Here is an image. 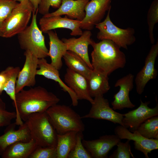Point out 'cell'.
<instances>
[{
    "instance_id": "cell-1",
    "label": "cell",
    "mask_w": 158,
    "mask_h": 158,
    "mask_svg": "<svg viewBox=\"0 0 158 158\" xmlns=\"http://www.w3.org/2000/svg\"><path fill=\"white\" fill-rule=\"evenodd\" d=\"M16 117L15 123L20 126L31 114L46 112L57 104L60 99L44 87L38 86L27 90L24 89L16 94Z\"/></svg>"
},
{
    "instance_id": "cell-2",
    "label": "cell",
    "mask_w": 158,
    "mask_h": 158,
    "mask_svg": "<svg viewBox=\"0 0 158 158\" xmlns=\"http://www.w3.org/2000/svg\"><path fill=\"white\" fill-rule=\"evenodd\" d=\"M96 43L93 40L90 45L93 50L91 53L93 70L109 76L117 69L124 68L126 56L120 47L107 40Z\"/></svg>"
},
{
    "instance_id": "cell-3",
    "label": "cell",
    "mask_w": 158,
    "mask_h": 158,
    "mask_svg": "<svg viewBox=\"0 0 158 158\" xmlns=\"http://www.w3.org/2000/svg\"><path fill=\"white\" fill-rule=\"evenodd\" d=\"M46 112L57 134L70 131L83 132L85 130L81 117L69 106L56 104L49 108Z\"/></svg>"
},
{
    "instance_id": "cell-4",
    "label": "cell",
    "mask_w": 158,
    "mask_h": 158,
    "mask_svg": "<svg viewBox=\"0 0 158 158\" xmlns=\"http://www.w3.org/2000/svg\"><path fill=\"white\" fill-rule=\"evenodd\" d=\"M25 122L28 127L31 138L38 146L56 147L57 133L46 112L32 114Z\"/></svg>"
},
{
    "instance_id": "cell-5",
    "label": "cell",
    "mask_w": 158,
    "mask_h": 158,
    "mask_svg": "<svg viewBox=\"0 0 158 158\" xmlns=\"http://www.w3.org/2000/svg\"><path fill=\"white\" fill-rule=\"evenodd\" d=\"M37 11L33 12L30 24L18 35V38L22 49L30 51L38 59L45 58L48 56L49 50L42 32L37 25Z\"/></svg>"
},
{
    "instance_id": "cell-6",
    "label": "cell",
    "mask_w": 158,
    "mask_h": 158,
    "mask_svg": "<svg viewBox=\"0 0 158 158\" xmlns=\"http://www.w3.org/2000/svg\"><path fill=\"white\" fill-rule=\"evenodd\" d=\"M33 11L30 1L19 3L3 23L0 28V37H11L22 32L28 26Z\"/></svg>"
},
{
    "instance_id": "cell-7",
    "label": "cell",
    "mask_w": 158,
    "mask_h": 158,
    "mask_svg": "<svg viewBox=\"0 0 158 158\" xmlns=\"http://www.w3.org/2000/svg\"><path fill=\"white\" fill-rule=\"evenodd\" d=\"M111 9L107 12L104 20L95 26L99 30L97 37L100 40H111L120 48L127 49L128 46L135 42V30L130 27L122 29L116 26L111 19Z\"/></svg>"
},
{
    "instance_id": "cell-8",
    "label": "cell",
    "mask_w": 158,
    "mask_h": 158,
    "mask_svg": "<svg viewBox=\"0 0 158 158\" xmlns=\"http://www.w3.org/2000/svg\"><path fill=\"white\" fill-rule=\"evenodd\" d=\"M112 0H90L85 8V16L80 21V28L85 30H92L100 22L106 13L111 9Z\"/></svg>"
},
{
    "instance_id": "cell-9",
    "label": "cell",
    "mask_w": 158,
    "mask_h": 158,
    "mask_svg": "<svg viewBox=\"0 0 158 158\" xmlns=\"http://www.w3.org/2000/svg\"><path fill=\"white\" fill-rule=\"evenodd\" d=\"M91 104L92 106L89 112L81 117L82 118H89L106 120L123 126L122 120L123 114L117 112L111 108L108 100L103 96L94 97Z\"/></svg>"
},
{
    "instance_id": "cell-10",
    "label": "cell",
    "mask_w": 158,
    "mask_h": 158,
    "mask_svg": "<svg viewBox=\"0 0 158 158\" xmlns=\"http://www.w3.org/2000/svg\"><path fill=\"white\" fill-rule=\"evenodd\" d=\"M145 61L144 65L137 73L135 79L137 93L142 94L147 83L157 77L158 72L155 68V63L158 55V40L152 44Z\"/></svg>"
},
{
    "instance_id": "cell-11",
    "label": "cell",
    "mask_w": 158,
    "mask_h": 158,
    "mask_svg": "<svg viewBox=\"0 0 158 158\" xmlns=\"http://www.w3.org/2000/svg\"><path fill=\"white\" fill-rule=\"evenodd\" d=\"M115 134L121 140L126 139L134 141L135 149L143 153L146 158H149L148 154L158 148V139H148L141 135L136 130L132 131L119 125L115 128Z\"/></svg>"
},
{
    "instance_id": "cell-12",
    "label": "cell",
    "mask_w": 158,
    "mask_h": 158,
    "mask_svg": "<svg viewBox=\"0 0 158 158\" xmlns=\"http://www.w3.org/2000/svg\"><path fill=\"white\" fill-rule=\"evenodd\" d=\"M156 99V105L152 108L148 106L150 101L143 102L140 99V104L138 107L123 114L122 120L123 126L127 128H129L131 132L135 130L147 119L158 116V104L157 98Z\"/></svg>"
},
{
    "instance_id": "cell-13",
    "label": "cell",
    "mask_w": 158,
    "mask_h": 158,
    "mask_svg": "<svg viewBox=\"0 0 158 158\" xmlns=\"http://www.w3.org/2000/svg\"><path fill=\"white\" fill-rule=\"evenodd\" d=\"M25 61L18 75L16 82V94L25 87H33L36 83L35 76L38 67L39 59L28 51L24 53Z\"/></svg>"
},
{
    "instance_id": "cell-14",
    "label": "cell",
    "mask_w": 158,
    "mask_h": 158,
    "mask_svg": "<svg viewBox=\"0 0 158 158\" xmlns=\"http://www.w3.org/2000/svg\"><path fill=\"white\" fill-rule=\"evenodd\" d=\"M80 21L68 18L67 16H42L39 21L40 29L42 32L47 33L49 31L58 28H64L71 31L70 35L80 36L83 32L80 28Z\"/></svg>"
},
{
    "instance_id": "cell-15",
    "label": "cell",
    "mask_w": 158,
    "mask_h": 158,
    "mask_svg": "<svg viewBox=\"0 0 158 158\" xmlns=\"http://www.w3.org/2000/svg\"><path fill=\"white\" fill-rule=\"evenodd\" d=\"M134 76L130 73L118 79L115 87H119L118 91L114 96V100L111 103L112 109L121 110L124 108L132 109L135 105L130 101L129 94L134 87Z\"/></svg>"
},
{
    "instance_id": "cell-16",
    "label": "cell",
    "mask_w": 158,
    "mask_h": 158,
    "mask_svg": "<svg viewBox=\"0 0 158 158\" xmlns=\"http://www.w3.org/2000/svg\"><path fill=\"white\" fill-rule=\"evenodd\" d=\"M120 141L116 135H102L92 140L83 139L82 142L92 158H106L109 151Z\"/></svg>"
},
{
    "instance_id": "cell-17",
    "label": "cell",
    "mask_w": 158,
    "mask_h": 158,
    "mask_svg": "<svg viewBox=\"0 0 158 158\" xmlns=\"http://www.w3.org/2000/svg\"><path fill=\"white\" fill-rule=\"evenodd\" d=\"M16 125L15 122L11 123L6 126L4 134L0 136V156L10 145L19 141L28 142L32 139L25 122L19 126L18 130L16 129Z\"/></svg>"
},
{
    "instance_id": "cell-18",
    "label": "cell",
    "mask_w": 158,
    "mask_h": 158,
    "mask_svg": "<svg viewBox=\"0 0 158 158\" xmlns=\"http://www.w3.org/2000/svg\"><path fill=\"white\" fill-rule=\"evenodd\" d=\"M92 33L90 30H85L78 38H63L61 40L66 46L68 51H72L80 56L88 66L93 70L88 52L89 45L93 40L91 38Z\"/></svg>"
},
{
    "instance_id": "cell-19",
    "label": "cell",
    "mask_w": 158,
    "mask_h": 158,
    "mask_svg": "<svg viewBox=\"0 0 158 158\" xmlns=\"http://www.w3.org/2000/svg\"><path fill=\"white\" fill-rule=\"evenodd\" d=\"M65 84L75 93L79 100L84 99L91 104L93 99L90 96L87 79L82 75L67 68L64 76Z\"/></svg>"
},
{
    "instance_id": "cell-20",
    "label": "cell",
    "mask_w": 158,
    "mask_h": 158,
    "mask_svg": "<svg viewBox=\"0 0 158 158\" xmlns=\"http://www.w3.org/2000/svg\"><path fill=\"white\" fill-rule=\"evenodd\" d=\"M89 0H61L60 7L54 12L43 16L49 17L65 15L68 18L82 21L85 16V8Z\"/></svg>"
},
{
    "instance_id": "cell-21",
    "label": "cell",
    "mask_w": 158,
    "mask_h": 158,
    "mask_svg": "<svg viewBox=\"0 0 158 158\" xmlns=\"http://www.w3.org/2000/svg\"><path fill=\"white\" fill-rule=\"evenodd\" d=\"M38 67L39 69L37 70L36 75L43 76L46 78L58 83L63 90L68 93L71 99L72 105L73 106L78 105V99L76 95L74 92L61 80L59 70L50 63H48L45 58L39 59Z\"/></svg>"
},
{
    "instance_id": "cell-22",
    "label": "cell",
    "mask_w": 158,
    "mask_h": 158,
    "mask_svg": "<svg viewBox=\"0 0 158 158\" xmlns=\"http://www.w3.org/2000/svg\"><path fill=\"white\" fill-rule=\"evenodd\" d=\"M47 33L49 39L48 55L51 58L50 63L59 70L63 66L62 58L68 51L66 46L59 39L56 32L51 30Z\"/></svg>"
},
{
    "instance_id": "cell-23",
    "label": "cell",
    "mask_w": 158,
    "mask_h": 158,
    "mask_svg": "<svg viewBox=\"0 0 158 158\" xmlns=\"http://www.w3.org/2000/svg\"><path fill=\"white\" fill-rule=\"evenodd\" d=\"M37 146L32 139L27 142H17L8 146L1 156L3 158H29Z\"/></svg>"
},
{
    "instance_id": "cell-24",
    "label": "cell",
    "mask_w": 158,
    "mask_h": 158,
    "mask_svg": "<svg viewBox=\"0 0 158 158\" xmlns=\"http://www.w3.org/2000/svg\"><path fill=\"white\" fill-rule=\"evenodd\" d=\"M108 76L92 70L87 79L89 93L92 97L103 96L110 89Z\"/></svg>"
},
{
    "instance_id": "cell-25",
    "label": "cell",
    "mask_w": 158,
    "mask_h": 158,
    "mask_svg": "<svg viewBox=\"0 0 158 158\" xmlns=\"http://www.w3.org/2000/svg\"><path fill=\"white\" fill-rule=\"evenodd\" d=\"M78 132L70 131L61 135L57 134L56 158H68L75 145Z\"/></svg>"
},
{
    "instance_id": "cell-26",
    "label": "cell",
    "mask_w": 158,
    "mask_h": 158,
    "mask_svg": "<svg viewBox=\"0 0 158 158\" xmlns=\"http://www.w3.org/2000/svg\"><path fill=\"white\" fill-rule=\"evenodd\" d=\"M65 63L70 69L84 76L87 80L92 70L79 56L70 51H67L63 57Z\"/></svg>"
},
{
    "instance_id": "cell-27",
    "label": "cell",
    "mask_w": 158,
    "mask_h": 158,
    "mask_svg": "<svg viewBox=\"0 0 158 158\" xmlns=\"http://www.w3.org/2000/svg\"><path fill=\"white\" fill-rule=\"evenodd\" d=\"M20 70L18 66H9L2 71L5 77L3 90L9 96L13 102V105L16 109L15 89L16 82Z\"/></svg>"
},
{
    "instance_id": "cell-28",
    "label": "cell",
    "mask_w": 158,
    "mask_h": 158,
    "mask_svg": "<svg viewBox=\"0 0 158 158\" xmlns=\"http://www.w3.org/2000/svg\"><path fill=\"white\" fill-rule=\"evenodd\" d=\"M136 130L145 138L158 139V116L147 119Z\"/></svg>"
},
{
    "instance_id": "cell-29",
    "label": "cell",
    "mask_w": 158,
    "mask_h": 158,
    "mask_svg": "<svg viewBox=\"0 0 158 158\" xmlns=\"http://www.w3.org/2000/svg\"><path fill=\"white\" fill-rule=\"evenodd\" d=\"M147 21L149 39L151 43L153 44L155 41L154 29L158 22V0H154L151 3L147 13Z\"/></svg>"
},
{
    "instance_id": "cell-30",
    "label": "cell",
    "mask_w": 158,
    "mask_h": 158,
    "mask_svg": "<svg viewBox=\"0 0 158 158\" xmlns=\"http://www.w3.org/2000/svg\"><path fill=\"white\" fill-rule=\"evenodd\" d=\"M82 133H78L75 145L69 154L68 158H92L82 143L83 138Z\"/></svg>"
},
{
    "instance_id": "cell-31",
    "label": "cell",
    "mask_w": 158,
    "mask_h": 158,
    "mask_svg": "<svg viewBox=\"0 0 158 158\" xmlns=\"http://www.w3.org/2000/svg\"><path fill=\"white\" fill-rule=\"evenodd\" d=\"M130 140H127L125 142L120 141L116 145V149L109 156L110 158H130L131 156L134 158L131 152Z\"/></svg>"
},
{
    "instance_id": "cell-32",
    "label": "cell",
    "mask_w": 158,
    "mask_h": 158,
    "mask_svg": "<svg viewBox=\"0 0 158 158\" xmlns=\"http://www.w3.org/2000/svg\"><path fill=\"white\" fill-rule=\"evenodd\" d=\"M18 3L14 0H0V28Z\"/></svg>"
},
{
    "instance_id": "cell-33",
    "label": "cell",
    "mask_w": 158,
    "mask_h": 158,
    "mask_svg": "<svg viewBox=\"0 0 158 158\" xmlns=\"http://www.w3.org/2000/svg\"><path fill=\"white\" fill-rule=\"evenodd\" d=\"M56 147L37 146L29 158H56Z\"/></svg>"
},
{
    "instance_id": "cell-34",
    "label": "cell",
    "mask_w": 158,
    "mask_h": 158,
    "mask_svg": "<svg viewBox=\"0 0 158 158\" xmlns=\"http://www.w3.org/2000/svg\"><path fill=\"white\" fill-rule=\"evenodd\" d=\"M16 111H7L5 103L0 98V128L10 124L12 121L16 119Z\"/></svg>"
},
{
    "instance_id": "cell-35",
    "label": "cell",
    "mask_w": 158,
    "mask_h": 158,
    "mask_svg": "<svg viewBox=\"0 0 158 158\" xmlns=\"http://www.w3.org/2000/svg\"><path fill=\"white\" fill-rule=\"evenodd\" d=\"M61 3V0H41L38 6L37 12L43 16L49 13L50 6L58 8Z\"/></svg>"
},
{
    "instance_id": "cell-36",
    "label": "cell",
    "mask_w": 158,
    "mask_h": 158,
    "mask_svg": "<svg viewBox=\"0 0 158 158\" xmlns=\"http://www.w3.org/2000/svg\"><path fill=\"white\" fill-rule=\"evenodd\" d=\"M41 0H30V1L32 5L33 8V11L36 12L37 11L39 4Z\"/></svg>"
},
{
    "instance_id": "cell-37",
    "label": "cell",
    "mask_w": 158,
    "mask_h": 158,
    "mask_svg": "<svg viewBox=\"0 0 158 158\" xmlns=\"http://www.w3.org/2000/svg\"><path fill=\"white\" fill-rule=\"evenodd\" d=\"M15 0L16 1H18L19 2H21L22 1H25V0H29V1H30V0Z\"/></svg>"
}]
</instances>
